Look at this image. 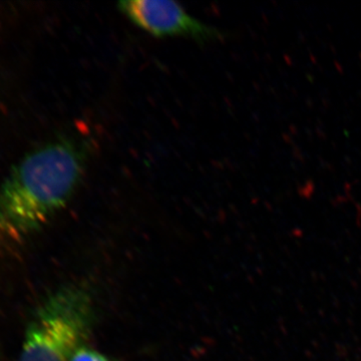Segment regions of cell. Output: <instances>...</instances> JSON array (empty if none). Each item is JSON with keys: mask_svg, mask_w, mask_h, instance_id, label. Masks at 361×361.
I'll return each instance as SVG.
<instances>
[{"mask_svg": "<svg viewBox=\"0 0 361 361\" xmlns=\"http://www.w3.org/2000/svg\"><path fill=\"white\" fill-rule=\"evenodd\" d=\"M90 148L89 135H71L21 159L0 184V237L25 238L61 210L80 185Z\"/></svg>", "mask_w": 361, "mask_h": 361, "instance_id": "cell-1", "label": "cell"}, {"mask_svg": "<svg viewBox=\"0 0 361 361\" xmlns=\"http://www.w3.org/2000/svg\"><path fill=\"white\" fill-rule=\"evenodd\" d=\"M118 8L137 27L155 37H185L208 42L221 35L219 30L190 16L175 1L126 0L118 2Z\"/></svg>", "mask_w": 361, "mask_h": 361, "instance_id": "cell-3", "label": "cell"}, {"mask_svg": "<svg viewBox=\"0 0 361 361\" xmlns=\"http://www.w3.org/2000/svg\"><path fill=\"white\" fill-rule=\"evenodd\" d=\"M71 361H113L108 356L94 350V349L80 346L73 353Z\"/></svg>", "mask_w": 361, "mask_h": 361, "instance_id": "cell-4", "label": "cell"}, {"mask_svg": "<svg viewBox=\"0 0 361 361\" xmlns=\"http://www.w3.org/2000/svg\"><path fill=\"white\" fill-rule=\"evenodd\" d=\"M94 320L89 292L75 285L59 289L33 313L18 361H71Z\"/></svg>", "mask_w": 361, "mask_h": 361, "instance_id": "cell-2", "label": "cell"}]
</instances>
